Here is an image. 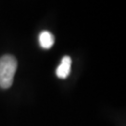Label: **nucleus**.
Listing matches in <instances>:
<instances>
[{"instance_id": "1", "label": "nucleus", "mask_w": 126, "mask_h": 126, "mask_svg": "<svg viewBox=\"0 0 126 126\" xmlns=\"http://www.w3.org/2000/svg\"><path fill=\"white\" fill-rule=\"evenodd\" d=\"M17 60L12 55H4L0 58V87L8 89L13 83L17 70Z\"/></svg>"}, {"instance_id": "2", "label": "nucleus", "mask_w": 126, "mask_h": 126, "mask_svg": "<svg viewBox=\"0 0 126 126\" xmlns=\"http://www.w3.org/2000/svg\"><path fill=\"white\" fill-rule=\"evenodd\" d=\"M71 63L72 60L69 56H64L62 58L61 63L56 69V75L60 79H66L71 71Z\"/></svg>"}, {"instance_id": "3", "label": "nucleus", "mask_w": 126, "mask_h": 126, "mask_svg": "<svg viewBox=\"0 0 126 126\" xmlns=\"http://www.w3.org/2000/svg\"><path fill=\"white\" fill-rule=\"evenodd\" d=\"M39 45L41 46V48L48 50L50 49L54 44V36L49 31H42L39 34Z\"/></svg>"}]
</instances>
